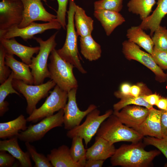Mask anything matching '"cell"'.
Returning a JSON list of instances; mask_svg holds the SVG:
<instances>
[{
  "label": "cell",
  "mask_w": 167,
  "mask_h": 167,
  "mask_svg": "<svg viewBox=\"0 0 167 167\" xmlns=\"http://www.w3.org/2000/svg\"><path fill=\"white\" fill-rule=\"evenodd\" d=\"M105 161L103 160H87L85 167H101Z\"/></svg>",
  "instance_id": "obj_44"
},
{
  "label": "cell",
  "mask_w": 167,
  "mask_h": 167,
  "mask_svg": "<svg viewBox=\"0 0 167 167\" xmlns=\"http://www.w3.org/2000/svg\"><path fill=\"white\" fill-rule=\"evenodd\" d=\"M156 105L161 110H167V98L161 97Z\"/></svg>",
  "instance_id": "obj_45"
},
{
  "label": "cell",
  "mask_w": 167,
  "mask_h": 167,
  "mask_svg": "<svg viewBox=\"0 0 167 167\" xmlns=\"http://www.w3.org/2000/svg\"><path fill=\"white\" fill-rule=\"evenodd\" d=\"M156 3V0H130L127 6L129 12L139 15L142 20L150 15Z\"/></svg>",
  "instance_id": "obj_28"
},
{
  "label": "cell",
  "mask_w": 167,
  "mask_h": 167,
  "mask_svg": "<svg viewBox=\"0 0 167 167\" xmlns=\"http://www.w3.org/2000/svg\"><path fill=\"white\" fill-rule=\"evenodd\" d=\"M96 134L113 144L121 141L136 143L144 137L135 130L124 125L113 113L101 123Z\"/></svg>",
  "instance_id": "obj_3"
},
{
  "label": "cell",
  "mask_w": 167,
  "mask_h": 167,
  "mask_svg": "<svg viewBox=\"0 0 167 167\" xmlns=\"http://www.w3.org/2000/svg\"><path fill=\"white\" fill-rule=\"evenodd\" d=\"M93 15L100 22L107 36L125 21V18L119 12L111 11L95 10Z\"/></svg>",
  "instance_id": "obj_19"
},
{
  "label": "cell",
  "mask_w": 167,
  "mask_h": 167,
  "mask_svg": "<svg viewBox=\"0 0 167 167\" xmlns=\"http://www.w3.org/2000/svg\"></svg>",
  "instance_id": "obj_47"
},
{
  "label": "cell",
  "mask_w": 167,
  "mask_h": 167,
  "mask_svg": "<svg viewBox=\"0 0 167 167\" xmlns=\"http://www.w3.org/2000/svg\"><path fill=\"white\" fill-rule=\"evenodd\" d=\"M131 86V84L125 82L122 84L120 85L119 90L114 92V96L119 98L122 96L131 95L130 90Z\"/></svg>",
  "instance_id": "obj_41"
},
{
  "label": "cell",
  "mask_w": 167,
  "mask_h": 167,
  "mask_svg": "<svg viewBox=\"0 0 167 167\" xmlns=\"http://www.w3.org/2000/svg\"><path fill=\"white\" fill-rule=\"evenodd\" d=\"M5 151H0V167L13 166L15 158Z\"/></svg>",
  "instance_id": "obj_39"
},
{
  "label": "cell",
  "mask_w": 167,
  "mask_h": 167,
  "mask_svg": "<svg viewBox=\"0 0 167 167\" xmlns=\"http://www.w3.org/2000/svg\"><path fill=\"white\" fill-rule=\"evenodd\" d=\"M123 0H99L94 3V10H106L119 12L123 7Z\"/></svg>",
  "instance_id": "obj_34"
},
{
  "label": "cell",
  "mask_w": 167,
  "mask_h": 167,
  "mask_svg": "<svg viewBox=\"0 0 167 167\" xmlns=\"http://www.w3.org/2000/svg\"><path fill=\"white\" fill-rule=\"evenodd\" d=\"M161 110V124L162 134L167 136V110Z\"/></svg>",
  "instance_id": "obj_42"
},
{
  "label": "cell",
  "mask_w": 167,
  "mask_h": 167,
  "mask_svg": "<svg viewBox=\"0 0 167 167\" xmlns=\"http://www.w3.org/2000/svg\"><path fill=\"white\" fill-rule=\"evenodd\" d=\"M126 36L128 41L142 48L149 54H152L154 46L152 38L139 26H131L128 28Z\"/></svg>",
  "instance_id": "obj_24"
},
{
  "label": "cell",
  "mask_w": 167,
  "mask_h": 167,
  "mask_svg": "<svg viewBox=\"0 0 167 167\" xmlns=\"http://www.w3.org/2000/svg\"><path fill=\"white\" fill-rule=\"evenodd\" d=\"M77 89L74 88L68 92V102L63 109V124L64 128L68 130L79 125L88 114L97 108L96 105L92 104L85 110H80L76 102Z\"/></svg>",
  "instance_id": "obj_12"
},
{
  "label": "cell",
  "mask_w": 167,
  "mask_h": 167,
  "mask_svg": "<svg viewBox=\"0 0 167 167\" xmlns=\"http://www.w3.org/2000/svg\"><path fill=\"white\" fill-rule=\"evenodd\" d=\"M74 19L78 36L83 37L91 34L94 28V20L86 15L83 8L76 5L75 6Z\"/></svg>",
  "instance_id": "obj_25"
},
{
  "label": "cell",
  "mask_w": 167,
  "mask_h": 167,
  "mask_svg": "<svg viewBox=\"0 0 167 167\" xmlns=\"http://www.w3.org/2000/svg\"><path fill=\"white\" fill-rule=\"evenodd\" d=\"M6 50L3 46L0 44V83L5 82L9 77L11 71L6 64L5 58Z\"/></svg>",
  "instance_id": "obj_36"
},
{
  "label": "cell",
  "mask_w": 167,
  "mask_h": 167,
  "mask_svg": "<svg viewBox=\"0 0 167 167\" xmlns=\"http://www.w3.org/2000/svg\"><path fill=\"white\" fill-rule=\"evenodd\" d=\"M111 109L100 115V111L97 108L90 112L86 116L85 120L82 124L68 130L66 136L72 139L78 136L83 138L86 147L96 134L101 123L113 113Z\"/></svg>",
  "instance_id": "obj_8"
},
{
  "label": "cell",
  "mask_w": 167,
  "mask_h": 167,
  "mask_svg": "<svg viewBox=\"0 0 167 167\" xmlns=\"http://www.w3.org/2000/svg\"><path fill=\"white\" fill-rule=\"evenodd\" d=\"M50 95L39 108L35 109L26 118L27 122L36 123L63 109L68 99V92L56 85Z\"/></svg>",
  "instance_id": "obj_7"
},
{
  "label": "cell",
  "mask_w": 167,
  "mask_h": 167,
  "mask_svg": "<svg viewBox=\"0 0 167 167\" xmlns=\"http://www.w3.org/2000/svg\"><path fill=\"white\" fill-rule=\"evenodd\" d=\"M152 38L154 47L167 51V29L166 27L160 25L154 32Z\"/></svg>",
  "instance_id": "obj_33"
},
{
  "label": "cell",
  "mask_w": 167,
  "mask_h": 167,
  "mask_svg": "<svg viewBox=\"0 0 167 167\" xmlns=\"http://www.w3.org/2000/svg\"><path fill=\"white\" fill-rule=\"evenodd\" d=\"M58 8L57 11V19L61 24L62 28L65 30L67 24L66 17L67 12V7L69 0H57Z\"/></svg>",
  "instance_id": "obj_38"
},
{
  "label": "cell",
  "mask_w": 167,
  "mask_h": 167,
  "mask_svg": "<svg viewBox=\"0 0 167 167\" xmlns=\"http://www.w3.org/2000/svg\"><path fill=\"white\" fill-rule=\"evenodd\" d=\"M80 45L82 54L89 61H96L101 57V46L94 40L91 34L80 37Z\"/></svg>",
  "instance_id": "obj_27"
},
{
  "label": "cell",
  "mask_w": 167,
  "mask_h": 167,
  "mask_svg": "<svg viewBox=\"0 0 167 167\" xmlns=\"http://www.w3.org/2000/svg\"><path fill=\"white\" fill-rule=\"evenodd\" d=\"M69 1L66 40L62 47L57 50V51L63 59L72 64L82 74H85L87 72L83 67L79 59L77 45L78 36L75 29L74 16L76 4L74 0Z\"/></svg>",
  "instance_id": "obj_2"
},
{
  "label": "cell",
  "mask_w": 167,
  "mask_h": 167,
  "mask_svg": "<svg viewBox=\"0 0 167 167\" xmlns=\"http://www.w3.org/2000/svg\"><path fill=\"white\" fill-rule=\"evenodd\" d=\"M0 43L6 53L16 55L23 62L29 65L31 63L33 55L38 53L40 50V46L31 47L23 45L18 42L15 38L0 37Z\"/></svg>",
  "instance_id": "obj_16"
},
{
  "label": "cell",
  "mask_w": 167,
  "mask_h": 167,
  "mask_svg": "<svg viewBox=\"0 0 167 167\" xmlns=\"http://www.w3.org/2000/svg\"><path fill=\"white\" fill-rule=\"evenodd\" d=\"M62 26L57 19L45 23L33 22L22 28L14 27L6 31H0V37L11 39L20 37L25 41L33 38L36 34H41L45 31L51 29H60Z\"/></svg>",
  "instance_id": "obj_13"
},
{
  "label": "cell",
  "mask_w": 167,
  "mask_h": 167,
  "mask_svg": "<svg viewBox=\"0 0 167 167\" xmlns=\"http://www.w3.org/2000/svg\"><path fill=\"white\" fill-rule=\"evenodd\" d=\"M12 84L14 88L25 98L27 104L26 112L29 115L36 109L38 103L46 97L50 90L56 85L55 82L51 79L45 83L32 85L22 80L13 79Z\"/></svg>",
  "instance_id": "obj_6"
},
{
  "label": "cell",
  "mask_w": 167,
  "mask_h": 167,
  "mask_svg": "<svg viewBox=\"0 0 167 167\" xmlns=\"http://www.w3.org/2000/svg\"><path fill=\"white\" fill-rule=\"evenodd\" d=\"M113 114L126 126L134 129L138 128L148 116L149 109L137 105H129Z\"/></svg>",
  "instance_id": "obj_15"
},
{
  "label": "cell",
  "mask_w": 167,
  "mask_h": 167,
  "mask_svg": "<svg viewBox=\"0 0 167 167\" xmlns=\"http://www.w3.org/2000/svg\"><path fill=\"white\" fill-rule=\"evenodd\" d=\"M153 59L162 70H167V51L162 50L154 47L152 54Z\"/></svg>",
  "instance_id": "obj_37"
},
{
  "label": "cell",
  "mask_w": 167,
  "mask_h": 167,
  "mask_svg": "<svg viewBox=\"0 0 167 167\" xmlns=\"http://www.w3.org/2000/svg\"><path fill=\"white\" fill-rule=\"evenodd\" d=\"M144 86L143 84H139L131 86L130 90L131 94L135 97L150 94L144 91L143 88H144Z\"/></svg>",
  "instance_id": "obj_40"
},
{
  "label": "cell",
  "mask_w": 167,
  "mask_h": 167,
  "mask_svg": "<svg viewBox=\"0 0 167 167\" xmlns=\"http://www.w3.org/2000/svg\"><path fill=\"white\" fill-rule=\"evenodd\" d=\"M143 139L145 145L156 147L167 159V136L161 139L149 136L143 137Z\"/></svg>",
  "instance_id": "obj_35"
},
{
  "label": "cell",
  "mask_w": 167,
  "mask_h": 167,
  "mask_svg": "<svg viewBox=\"0 0 167 167\" xmlns=\"http://www.w3.org/2000/svg\"><path fill=\"white\" fill-rule=\"evenodd\" d=\"M27 122L24 116L21 114L14 120L0 123V138L5 139L18 137L19 131L27 128Z\"/></svg>",
  "instance_id": "obj_26"
},
{
  "label": "cell",
  "mask_w": 167,
  "mask_h": 167,
  "mask_svg": "<svg viewBox=\"0 0 167 167\" xmlns=\"http://www.w3.org/2000/svg\"><path fill=\"white\" fill-rule=\"evenodd\" d=\"M145 96L138 97L131 95L121 96L119 98L120 99V101L113 105L114 111H119L126 106L131 105L143 106L149 109L153 108V106L146 101L144 98Z\"/></svg>",
  "instance_id": "obj_31"
},
{
  "label": "cell",
  "mask_w": 167,
  "mask_h": 167,
  "mask_svg": "<svg viewBox=\"0 0 167 167\" xmlns=\"http://www.w3.org/2000/svg\"><path fill=\"white\" fill-rule=\"evenodd\" d=\"M122 52L127 59L136 61L151 70L158 81H166V74L156 63L151 54L141 50L138 45L125 40L122 43Z\"/></svg>",
  "instance_id": "obj_10"
},
{
  "label": "cell",
  "mask_w": 167,
  "mask_h": 167,
  "mask_svg": "<svg viewBox=\"0 0 167 167\" xmlns=\"http://www.w3.org/2000/svg\"><path fill=\"white\" fill-rule=\"evenodd\" d=\"M81 137L76 136L72 138V144L70 148L71 156L74 161L81 167H85L87 160V149H85Z\"/></svg>",
  "instance_id": "obj_30"
},
{
  "label": "cell",
  "mask_w": 167,
  "mask_h": 167,
  "mask_svg": "<svg viewBox=\"0 0 167 167\" xmlns=\"http://www.w3.org/2000/svg\"><path fill=\"white\" fill-rule=\"evenodd\" d=\"M116 150L114 144L101 137L96 136L94 144L87 149V160L105 161L111 157Z\"/></svg>",
  "instance_id": "obj_18"
},
{
  "label": "cell",
  "mask_w": 167,
  "mask_h": 167,
  "mask_svg": "<svg viewBox=\"0 0 167 167\" xmlns=\"http://www.w3.org/2000/svg\"><path fill=\"white\" fill-rule=\"evenodd\" d=\"M161 110L153 107L149 109V113L143 122L136 131L142 136L162 138L164 137L162 131L161 124Z\"/></svg>",
  "instance_id": "obj_17"
},
{
  "label": "cell",
  "mask_w": 167,
  "mask_h": 167,
  "mask_svg": "<svg viewBox=\"0 0 167 167\" xmlns=\"http://www.w3.org/2000/svg\"><path fill=\"white\" fill-rule=\"evenodd\" d=\"M161 97V96L156 94H150L144 96L145 99L147 102L152 106L156 105L157 102Z\"/></svg>",
  "instance_id": "obj_43"
},
{
  "label": "cell",
  "mask_w": 167,
  "mask_h": 167,
  "mask_svg": "<svg viewBox=\"0 0 167 167\" xmlns=\"http://www.w3.org/2000/svg\"><path fill=\"white\" fill-rule=\"evenodd\" d=\"M14 79L13 72L0 86V116L2 117L8 110L9 103L5 101L6 97L10 94L15 93L19 96L20 94L13 87L12 81Z\"/></svg>",
  "instance_id": "obj_29"
},
{
  "label": "cell",
  "mask_w": 167,
  "mask_h": 167,
  "mask_svg": "<svg viewBox=\"0 0 167 167\" xmlns=\"http://www.w3.org/2000/svg\"><path fill=\"white\" fill-rule=\"evenodd\" d=\"M47 156L54 167H81L74 161L70 148L65 145L52 149Z\"/></svg>",
  "instance_id": "obj_23"
},
{
  "label": "cell",
  "mask_w": 167,
  "mask_h": 167,
  "mask_svg": "<svg viewBox=\"0 0 167 167\" xmlns=\"http://www.w3.org/2000/svg\"><path fill=\"white\" fill-rule=\"evenodd\" d=\"M58 33V32H55L45 41L40 37H33L40 45L38 54L36 57H32L29 65L33 78L34 85L42 84L45 78H50L47 61L50 54L57 45L55 39Z\"/></svg>",
  "instance_id": "obj_5"
},
{
  "label": "cell",
  "mask_w": 167,
  "mask_h": 167,
  "mask_svg": "<svg viewBox=\"0 0 167 167\" xmlns=\"http://www.w3.org/2000/svg\"><path fill=\"white\" fill-rule=\"evenodd\" d=\"M157 6L152 13L142 20L139 25L143 30H149L152 36L155 31L160 25L163 19L167 15V0H157Z\"/></svg>",
  "instance_id": "obj_20"
},
{
  "label": "cell",
  "mask_w": 167,
  "mask_h": 167,
  "mask_svg": "<svg viewBox=\"0 0 167 167\" xmlns=\"http://www.w3.org/2000/svg\"><path fill=\"white\" fill-rule=\"evenodd\" d=\"M49 59L48 67L50 79L67 92L73 88H78V82L73 72L74 66L63 59L55 49L51 52Z\"/></svg>",
  "instance_id": "obj_4"
},
{
  "label": "cell",
  "mask_w": 167,
  "mask_h": 167,
  "mask_svg": "<svg viewBox=\"0 0 167 167\" xmlns=\"http://www.w3.org/2000/svg\"><path fill=\"white\" fill-rule=\"evenodd\" d=\"M145 145L139 141L130 145H122L116 149L110 157L112 165L125 167L148 166L161 152L156 150L146 151L144 148Z\"/></svg>",
  "instance_id": "obj_1"
},
{
  "label": "cell",
  "mask_w": 167,
  "mask_h": 167,
  "mask_svg": "<svg viewBox=\"0 0 167 167\" xmlns=\"http://www.w3.org/2000/svg\"><path fill=\"white\" fill-rule=\"evenodd\" d=\"M18 137L15 136L0 141V151L8 152L19 161L22 167H31L32 164L28 152H24L20 148L18 142Z\"/></svg>",
  "instance_id": "obj_21"
},
{
  "label": "cell",
  "mask_w": 167,
  "mask_h": 167,
  "mask_svg": "<svg viewBox=\"0 0 167 167\" xmlns=\"http://www.w3.org/2000/svg\"><path fill=\"white\" fill-rule=\"evenodd\" d=\"M30 143L25 142L27 151L35 163L34 167H53L47 156L37 152L35 147Z\"/></svg>",
  "instance_id": "obj_32"
},
{
  "label": "cell",
  "mask_w": 167,
  "mask_h": 167,
  "mask_svg": "<svg viewBox=\"0 0 167 167\" xmlns=\"http://www.w3.org/2000/svg\"><path fill=\"white\" fill-rule=\"evenodd\" d=\"M24 7L21 0H2L0 2V31L18 26L23 18Z\"/></svg>",
  "instance_id": "obj_11"
},
{
  "label": "cell",
  "mask_w": 167,
  "mask_h": 167,
  "mask_svg": "<svg viewBox=\"0 0 167 167\" xmlns=\"http://www.w3.org/2000/svg\"><path fill=\"white\" fill-rule=\"evenodd\" d=\"M64 114L63 109H62L56 114L43 119L37 124L30 125L25 130L19 132L18 139L29 143L41 139L50 130L62 126Z\"/></svg>",
  "instance_id": "obj_9"
},
{
  "label": "cell",
  "mask_w": 167,
  "mask_h": 167,
  "mask_svg": "<svg viewBox=\"0 0 167 167\" xmlns=\"http://www.w3.org/2000/svg\"><path fill=\"white\" fill-rule=\"evenodd\" d=\"M5 60L6 64L13 72L14 79L22 80L29 84H34L33 76L29 65L18 61L13 55L6 53Z\"/></svg>",
  "instance_id": "obj_22"
},
{
  "label": "cell",
  "mask_w": 167,
  "mask_h": 167,
  "mask_svg": "<svg viewBox=\"0 0 167 167\" xmlns=\"http://www.w3.org/2000/svg\"><path fill=\"white\" fill-rule=\"evenodd\" d=\"M166 75H167V79H166V81H167V73H166Z\"/></svg>",
  "instance_id": "obj_46"
},
{
  "label": "cell",
  "mask_w": 167,
  "mask_h": 167,
  "mask_svg": "<svg viewBox=\"0 0 167 167\" xmlns=\"http://www.w3.org/2000/svg\"><path fill=\"white\" fill-rule=\"evenodd\" d=\"M24 5L23 18L19 28L25 27L35 21L50 22L57 19L56 15L48 12L41 1L54 0H21Z\"/></svg>",
  "instance_id": "obj_14"
}]
</instances>
